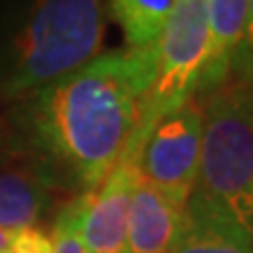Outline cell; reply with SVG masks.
<instances>
[{
	"label": "cell",
	"mask_w": 253,
	"mask_h": 253,
	"mask_svg": "<svg viewBox=\"0 0 253 253\" xmlns=\"http://www.w3.org/2000/svg\"><path fill=\"white\" fill-rule=\"evenodd\" d=\"M135 161L121 158L97 188L76 201V228L89 253H126L129 207L139 184Z\"/></svg>",
	"instance_id": "obj_6"
},
{
	"label": "cell",
	"mask_w": 253,
	"mask_h": 253,
	"mask_svg": "<svg viewBox=\"0 0 253 253\" xmlns=\"http://www.w3.org/2000/svg\"><path fill=\"white\" fill-rule=\"evenodd\" d=\"M171 253H253V234L230 213L192 194Z\"/></svg>",
	"instance_id": "obj_7"
},
{
	"label": "cell",
	"mask_w": 253,
	"mask_h": 253,
	"mask_svg": "<svg viewBox=\"0 0 253 253\" xmlns=\"http://www.w3.org/2000/svg\"><path fill=\"white\" fill-rule=\"evenodd\" d=\"M230 74H239L243 78L253 81V0H249L247 28H245L241 49H239V53H236V59H234V66H232Z\"/></svg>",
	"instance_id": "obj_14"
},
{
	"label": "cell",
	"mask_w": 253,
	"mask_h": 253,
	"mask_svg": "<svg viewBox=\"0 0 253 253\" xmlns=\"http://www.w3.org/2000/svg\"><path fill=\"white\" fill-rule=\"evenodd\" d=\"M194 192L253 234V81L230 74L209 91Z\"/></svg>",
	"instance_id": "obj_3"
},
{
	"label": "cell",
	"mask_w": 253,
	"mask_h": 253,
	"mask_svg": "<svg viewBox=\"0 0 253 253\" xmlns=\"http://www.w3.org/2000/svg\"><path fill=\"white\" fill-rule=\"evenodd\" d=\"M203 121V108L188 101L152 126L135 156L139 177L179 207H186L199 177Z\"/></svg>",
	"instance_id": "obj_5"
},
{
	"label": "cell",
	"mask_w": 253,
	"mask_h": 253,
	"mask_svg": "<svg viewBox=\"0 0 253 253\" xmlns=\"http://www.w3.org/2000/svg\"><path fill=\"white\" fill-rule=\"evenodd\" d=\"M209 32L205 0H177L156 38V76L146 95L141 118L123 156L135 158L141 141L163 116L199 93L207 66Z\"/></svg>",
	"instance_id": "obj_4"
},
{
	"label": "cell",
	"mask_w": 253,
	"mask_h": 253,
	"mask_svg": "<svg viewBox=\"0 0 253 253\" xmlns=\"http://www.w3.org/2000/svg\"><path fill=\"white\" fill-rule=\"evenodd\" d=\"M106 0H32L0 57V101H17L101 53Z\"/></svg>",
	"instance_id": "obj_2"
},
{
	"label": "cell",
	"mask_w": 253,
	"mask_h": 253,
	"mask_svg": "<svg viewBox=\"0 0 253 253\" xmlns=\"http://www.w3.org/2000/svg\"><path fill=\"white\" fill-rule=\"evenodd\" d=\"M156 76V42L99 53L17 99L30 144L84 192L108 177L135 133Z\"/></svg>",
	"instance_id": "obj_1"
},
{
	"label": "cell",
	"mask_w": 253,
	"mask_h": 253,
	"mask_svg": "<svg viewBox=\"0 0 253 253\" xmlns=\"http://www.w3.org/2000/svg\"><path fill=\"white\" fill-rule=\"evenodd\" d=\"M209 32L207 66L199 93H209L232 72L249 17V0H205Z\"/></svg>",
	"instance_id": "obj_9"
},
{
	"label": "cell",
	"mask_w": 253,
	"mask_h": 253,
	"mask_svg": "<svg viewBox=\"0 0 253 253\" xmlns=\"http://www.w3.org/2000/svg\"><path fill=\"white\" fill-rule=\"evenodd\" d=\"M49 179L38 171L9 169L0 173V228L11 232L34 228L49 205Z\"/></svg>",
	"instance_id": "obj_10"
},
{
	"label": "cell",
	"mask_w": 253,
	"mask_h": 253,
	"mask_svg": "<svg viewBox=\"0 0 253 253\" xmlns=\"http://www.w3.org/2000/svg\"><path fill=\"white\" fill-rule=\"evenodd\" d=\"M177 0H106V9L121 26L126 46L156 42Z\"/></svg>",
	"instance_id": "obj_11"
},
{
	"label": "cell",
	"mask_w": 253,
	"mask_h": 253,
	"mask_svg": "<svg viewBox=\"0 0 253 253\" xmlns=\"http://www.w3.org/2000/svg\"><path fill=\"white\" fill-rule=\"evenodd\" d=\"M13 236H15V232L4 230V228H0V253H11V247H13Z\"/></svg>",
	"instance_id": "obj_15"
},
{
	"label": "cell",
	"mask_w": 253,
	"mask_h": 253,
	"mask_svg": "<svg viewBox=\"0 0 253 253\" xmlns=\"http://www.w3.org/2000/svg\"><path fill=\"white\" fill-rule=\"evenodd\" d=\"M11 253H53L51 236H46L36 226L26 228V230H17L13 236Z\"/></svg>",
	"instance_id": "obj_13"
},
{
	"label": "cell",
	"mask_w": 253,
	"mask_h": 253,
	"mask_svg": "<svg viewBox=\"0 0 253 253\" xmlns=\"http://www.w3.org/2000/svg\"><path fill=\"white\" fill-rule=\"evenodd\" d=\"M51 243H53V253H89L76 228V201L68 203L59 211V215L53 224Z\"/></svg>",
	"instance_id": "obj_12"
},
{
	"label": "cell",
	"mask_w": 253,
	"mask_h": 253,
	"mask_svg": "<svg viewBox=\"0 0 253 253\" xmlns=\"http://www.w3.org/2000/svg\"><path fill=\"white\" fill-rule=\"evenodd\" d=\"M181 219L184 207L139 179L129 207L126 253H171Z\"/></svg>",
	"instance_id": "obj_8"
},
{
	"label": "cell",
	"mask_w": 253,
	"mask_h": 253,
	"mask_svg": "<svg viewBox=\"0 0 253 253\" xmlns=\"http://www.w3.org/2000/svg\"><path fill=\"white\" fill-rule=\"evenodd\" d=\"M2 144L4 141H2V133H0V152H2Z\"/></svg>",
	"instance_id": "obj_16"
}]
</instances>
